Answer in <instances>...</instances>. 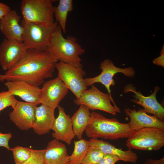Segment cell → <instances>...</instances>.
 Masks as SVG:
<instances>
[{
    "instance_id": "1",
    "label": "cell",
    "mask_w": 164,
    "mask_h": 164,
    "mask_svg": "<svg viewBox=\"0 0 164 164\" xmlns=\"http://www.w3.org/2000/svg\"><path fill=\"white\" fill-rule=\"evenodd\" d=\"M58 61L46 51L27 49L19 61L4 74H0V82L21 80L39 87L45 79L52 77Z\"/></svg>"
},
{
    "instance_id": "2",
    "label": "cell",
    "mask_w": 164,
    "mask_h": 164,
    "mask_svg": "<svg viewBox=\"0 0 164 164\" xmlns=\"http://www.w3.org/2000/svg\"><path fill=\"white\" fill-rule=\"evenodd\" d=\"M91 117L85 131L87 136L91 138H128L135 132L131 129L128 123H121L115 118H108L94 111L91 113Z\"/></svg>"
},
{
    "instance_id": "3",
    "label": "cell",
    "mask_w": 164,
    "mask_h": 164,
    "mask_svg": "<svg viewBox=\"0 0 164 164\" xmlns=\"http://www.w3.org/2000/svg\"><path fill=\"white\" fill-rule=\"evenodd\" d=\"M74 36L64 38L61 27L58 25L54 32L50 43L45 51L47 52L60 62L82 68L80 56L85 50L77 42Z\"/></svg>"
},
{
    "instance_id": "4",
    "label": "cell",
    "mask_w": 164,
    "mask_h": 164,
    "mask_svg": "<svg viewBox=\"0 0 164 164\" xmlns=\"http://www.w3.org/2000/svg\"><path fill=\"white\" fill-rule=\"evenodd\" d=\"M51 0H23L20 10L24 21L48 26L54 22V6Z\"/></svg>"
},
{
    "instance_id": "5",
    "label": "cell",
    "mask_w": 164,
    "mask_h": 164,
    "mask_svg": "<svg viewBox=\"0 0 164 164\" xmlns=\"http://www.w3.org/2000/svg\"><path fill=\"white\" fill-rule=\"evenodd\" d=\"M58 25L56 21L52 25L45 26L22 20L21 24L23 29L22 42L26 48L45 51Z\"/></svg>"
},
{
    "instance_id": "6",
    "label": "cell",
    "mask_w": 164,
    "mask_h": 164,
    "mask_svg": "<svg viewBox=\"0 0 164 164\" xmlns=\"http://www.w3.org/2000/svg\"><path fill=\"white\" fill-rule=\"evenodd\" d=\"M125 144L131 150H158L164 146V130L154 128L141 129L128 138Z\"/></svg>"
},
{
    "instance_id": "7",
    "label": "cell",
    "mask_w": 164,
    "mask_h": 164,
    "mask_svg": "<svg viewBox=\"0 0 164 164\" xmlns=\"http://www.w3.org/2000/svg\"><path fill=\"white\" fill-rule=\"evenodd\" d=\"M74 102L78 105H85L92 111L100 110L114 115L121 112L109 94L101 92L93 84L84 90L79 98L74 99Z\"/></svg>"
},
{
    "instance_id": "8",
    "label": "cell",
    "mask_w": 164,
    "mask_h": 164,
    "mask_svg": "<svg viewBox=\"0 0 164 164\" xmlns=\"http://www.w3.org/2000/svg\"><path fill=\"white\" fill-rule=\"evenodd\" d=\"M55 68L58 71V77L76 98H79L82 92L87 89L83 77L86 73L82 68L61 62L56 63Z\"/></svg>"
},
{
    "instance_id": "9",
    "label": "cell",
    "mask_w": 164,
    "mask_h": 164,
    "mask_svg": "<svg viewBox=\"0 0 164 164\" xmlns=\"http://www.w3.org/2000/svg\"><path fill=\"white\" fill-rule=\"evenodd\" d=\"M100 67L102 70L101 73L97 76L84 79L85 83L87 87L91 86L96 83H100L105 86L108 94L112 99H113L111 94L110 87L115 85V80L113 78L117 73H120L125 76L132 78L135 74L134 69L132 67L125 68H120L116 67L111 60L107 59L101 63Z\"/></svg>"
},
{
    "instance_id": "10",
    "label": "cell",
    "mask_w": 164,
    "mask_h": 164,
    "mask_svg": "<svg viewBox=\"0 0 164 164\" xmlns=\"http://www.w3.org/2000/svg\"><path fill=\"white\" fill-rule=\"evenodd\" d=\"M160 90L158 86L155 87L153 92L149 96H144L140 91H136V87L132 84L125 85L123 89L125 93L132 92L135 94L131 101L142 106L147 114H153L162 121H164V108L157 101L156 95Z\"/></svg>"
},
{
    "instance_id": "11",
    "label": "cell",
    "mask_w": 164,
    "mask_h": 164,
    "mask_svg": "<svg viewBox=\"0 0 164 164\" xmlns=\"http://www.w3.org/2000/svg\"><path fill=\"white\" fill-rule=\"evenodd\" d=\"M68 90L58 76L46 81L40 88V104L55 109L67 95Z\"/></svg>"
},
{
    "instance_id": "12",
    "label": "cell",
    "mask_w": 164,
    "mask_h": 164,
    "mask_svg": "<svg viewBox=\"0 0 164 164\" xmlns=\"http://www.w3.org/2000/svg\"><path fill=\"white\" fill-rule=\"evenodd\" d=\"M26 49L22 41L5 39L0 45V65L7 70L22 58Z\"/></svg>"
},
{
    "instance_id": "13",
    "label": "cell",
    "mask_w": 164,
    "mask_h": 164,
    "mask_svg": "<svg viewBox=\"0 0 164 164\" xmlns=\"http://www.w3.org/2000/svg\"><path fill=\"white\" fill-rule=\"evenodd\" d=\"M5 84L12 95L18 96L26 102L36 106L40 104V88L38 86L21 80L7 81Z\"/></svg>"
},
{
    "instance_id": "14",
    "label": "cell",
    "mask_w": 164,
    "mask_h": 164,
    "mask_svg": "<svg viewBox=\"0 0 164 164\" xmlns=\"http://www.w3.org/2000/svg\"><path fill=\"white\" fill-rule=\"evenodd\" d=\"M36 107V106L32 104L18 101L13 110L9 114L10 119L21 130L32 128Z\"/></svg>"
},
{
    "instance_id": "15",
    "label": "cell",
    "mask_w": 164,
    "mask_h": 164,
    "mask_svg": "<svg viewBox=\"0 0 164 164\" xmlns=\"http://www.w3.org/2000/svg\"><path fill=\"white\" fill-rule=\"evenodd\" d=\"M125 114L129 117L128 123L132 130L136 131L146 128H154L164 130V121L159 119L155 115L147 114L143 109H131L127 108L124 110Z\"/></svg>"
},
{
    "instance_id": "16",
    "label": "cell",
    "mask_w": 164,
    "mask_h": 164,
    "mask_svg": "<svg viewBox=\"0 0 164 164\" xmlns=\"http://www.w3.org/2000/svg\"><path fill=\"white\" fill-rule=\"evenodd\" d=\"M58 117L55 118L51 129L54 131L52 136L54 138L71 144L75 135L74 133L71 118L66 114L64 109L59 105Z\"/></svg>"
},
{
    "instance_id": "17",
    "label": "cell",
    "mask_w": 164,
    "mask_h": 164,
    "mask_svg": "<svg viewBox=\"0 0 164 164\" xmlns=\"http://www.w3.org/2000/svg\"><path fill=\"white\" fill-rule=\"evenodd\" d=\"M21 17L15 10H11L0 20V30L6 39L22 41L23 29L19 24Z\"/></svg>"
},
{
    "instance_id": "18",
    "label": "cell",
    "mask_w": 164,
    "mask_h": 164,
    "mask_svg": "<svg viewBox=\"0 0 164 164\" xmlns=\"http://www.w3.org/2000/svg\"><path fill=\"white\" fill-rule=\"evenodd\" d=\"M55 109L43 104L36 106L32 128L36 133L42 135L49 133L55 119Z\"/></svg>"
},
{
    "instance_id": "19",
    "label": "cell",
    "mask_w": 164,
    "mask_h": 164,
    "mask_svg": "<svg viewBox=\"0 0 164 164\" xmlns=\"http://www.w3.org/2000/svg\"><path fill=\"white\" fill-rule=\"evenodd\" d=\"M90 147L100 149L105 154H111L118 156L120 160L136 163L138 159L137 154L131 150H123L115 147L109 142L97 139L91 138L88 141Z\"/></svg>"
},
{
    "instance_id": "20",
    "label": "cell",
    "mask_w": 164,
    "mask_h": 164,
    "mask_svg": "<svg viewBox=\"0 0 164 164\" xmlns=\"http://www.w3.org/2000/svg\"><path fill=\"white\" fill-rule=\"evenodd\" d=\"M69 157L65 145L55 138L48 143L43 154L45 164H67Z\"/></svg>"
},
{
    "instance_id": "21",
    "label": "cell",
    "mask_w": 164,
    "mask_h": 164,
    "mask_svg": "<svg viewBox=\"0 0 164 164\" xmlns=\"http://www.w3.org/2000/svg\"><path fill=\"white\" fill-rule=\"evenodd\" d=\"M71 118L75 135L78 140L81 139L90 121L91 112L89 109L85 105H80L78 109Z\"/></svg>"
},
{
    "instance_id": "22",
    "label": "cell",
    "mask_w": 164,
    "mask_h": 164,
    "mask_svg": "<svg viewBox=\"0 0 164 164\" xmlns=\"http://www.w3.org/2000/svg\"><path fill=\"white\" fill-rule=\"evenodd\" d=\"M72 0H60L56 6H54V16L56 21L61 28L62 32H66V24L68 12L73 8Z\"/></svg>"
},
{
    "instance_id": "23",
    "label": "cell",
    "mask_w": 164,
    "mask_h": 164,
    "mask_svg": "<svg viewBox=\"0 0 164 164\" xmlns=\"http://www.w3.org/2000/svg\"><path fill=\"white\" fill-rule=\"evenodd\" d=\"M74 148L67 164H81L90 147L88 141L82 138L74 141Z\"/></svg>"
},
{
    "instance_id": "24",
    "label": "cell",
    "mask_w": 164,
    "mask_h": 164,
    "mask_svg": "<svg viewBox=\"0 0 164 164\" xmlns=\"http://www.w3.org/2000/svg\"><path fill=\"white\" fill-rule=\"evenodd\" d=\"M31 149L21 146H17L11 149L15 164H22L30 157Z\"/></svg>"
},
{
    "instance_id": "25",
    "label": "cell",
    "mask_w": 164,
    "mask_h": 164,
    "mask_svg": "<svg viewBox=\"0 0 164 164\" xmlns=\"http://www.w3.org/2000/svg\"><path fill=\"white\" fill-rule=\"evenodd\" d=\"M104 155L100 149L90 147L81 164H97Z\"/></svg>"
},
{
    "instance_id": "26",
    "label": "cell",
    "mask_w": 164,
    "mask_h": 164,
    "mask_svg": "<svg viewBox=\"0 0 164 164\" xmlns=\"http://www.w3.org/2000/svg\"><path fill=\"white\" fill-rule=\"evenodd\" d=\"M18 101L9 91L0 92V113L2 110L9 107L11 106L13 109Z\"/></svg>"
},
{
    "instance_id": "27",
    "label": "cell",
    "mask_w": 164,
    "mask_h": 164,
    "mask_svg": "<svg viewBox=\"0 0 164 164\" xmlns=\"http://www.w3.org/2000/svg\"><path fill=\"white\" fill-rule=\"evenodd\" d=\"M45 149H32L31 156L25 162L22 164H45L43 154Z\"/></svg>"
},
{
    "instance_id": "28",
    "label": "cell",
    "mask_w": 164,
    "mask_h": 164,
    "mask_svg": "<svg viewBox=\"0 0 164 164\" xmlns=\"http://www.w3.org/2000/svg\"><path fill=\"white\" fill-rule=\"evenodd\" d=\"M119 157L111 154H105L97 164H115L120 161Z\"/></svg>"
},
{
    "instance_id": "29",
    "label": "cell",
    "mask_w": 164,
    "mask_h": 164,
    "mask_svg": "<svg viewBox=\"0 0 164 164\" xmlns=\"http://www.w3.org/2000/svg\"><path fill=\"white\" fill-rule=\"evenodd\" d=\"M12 137L11 133H2L0 132V147H3L8 150H11L9 145V141Z\"/></svg>"
},
{
    "instance_id": "30",
    "label": "cell",
    "mask_w": 164,
    "mask_h": 164,
    "mask_svg": "<svg viewBox=\"0 0 164 164\" xmlns=\"http://www.w3.org/2000/svg\"><path fill=\"white\" fill-rule=\"evenodd\" d=\"M164 46L163 45L161 52V55L158 57L155 58L153 60V63L154 64L164 67Z\"/></svg>"
},
{
    "instance_id": "31",
    "label": "cell",
    "mask_w": 164,
    "mask_h": 164,
    "mask_svg": "<svg viewBox=\"0 0 164 164\" xmlns=\"http://www.w3.org/2000/svg\"><path fill=\"white\" fill-rule=\"evenodd\" d=\"M11 10L9 6L0 2V20Z\"/></svg>"
},
{
    "instance_id": "32",
    "label": "cell",
    "mask_w": 164,
    "mask_h": 164,
    "mask_svg": "<svg viewBox=\"0 0 164 164\" xmlns=\"http://www.w3.org/2000/svg\"><path fill=\"white\" fill-rule=\"evenodd\" d=\"M145 164H164V157L159 159H154L149 158L145 161Z\"/></svg>"
}]
</instances>
